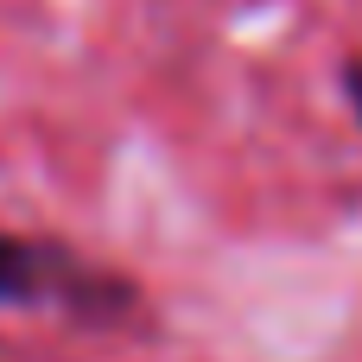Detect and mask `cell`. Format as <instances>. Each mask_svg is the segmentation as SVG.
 Instances as JSON below:
<instances>
[{
	"instance_id": "cell-1",
	"label": "cell",
	"mask_w": 362,
	"mask_h": 362,
	"mask_svg": "<svg viewBox=\"0 0 362 362\" xmlns=\"http://www.w3.org/2000/svg\"><path fill=\"white\" fill-rule=\"evenodd\" d=\"M0 312H51L83 331H134L146 293L140 280L89 261L57 235L0 229Z\"/></svg>"
},
{
	"instance_id": "cell-2",
	"label": "cell",
	"mask_w": 362,
	"mask_h": 362,
	"mask_svg": "<svg viewBox=\"0 0 362 362\" xmlns=\"http://www.w3.org/2000/svg\"><path fill=\"white\" fill-rule=\"evenodd\" d=\"M337 83H344V102H350V115L362 121V51H350V57H344Z\"/></svg>"
}]
</instances>
